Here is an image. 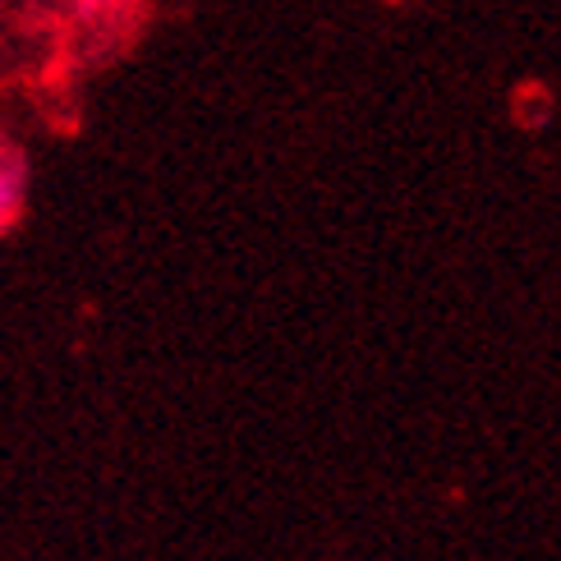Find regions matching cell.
<instances>
[{
	"label": "cell",
	"instance_id": "1",
	"mask_svg": "<svg viewBox=\"0 0 561 561\" xmlns=\"http://www.w3.org/2000/svg\"><path fill=\"white\" fill-rule=\"evenodd\" d=\"M14 198H19V175L10 171H0V213H10V207H14Z\"/></svg>",
	"mask_w": 561,
	"mask_h": 561
}]
</instances>
